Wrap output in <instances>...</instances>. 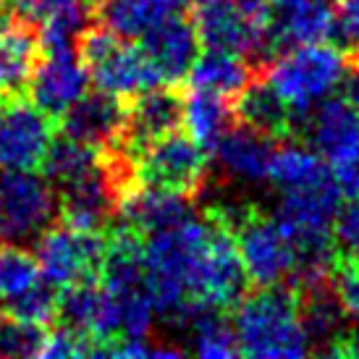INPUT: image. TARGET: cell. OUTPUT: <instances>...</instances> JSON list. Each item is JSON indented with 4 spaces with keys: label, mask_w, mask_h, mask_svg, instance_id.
Wrapping results in <instances>:
<instances>
[{
    "label": "cell",
    "mask_w": 359,
    "mask_h": 359,
    "mask_svg": "<svg viewBox=\"0 0 359 359\" xmlns=\"http://www.w3.org/2000/svg\"><path fill=\"white\" fill-rule=\"evenodd\" d=\"M97 163H100V150L87 147V144L63 134V137L50 142V147L40 163V173L50 181L53 189L60 191L81 181L87 173H92L97 168Z\"/></svg>",
    "instance_id": "cell-23"
},
{
    "label": "cell",
    "mask_w": 359,
    "mask_h": 359,
    "mask_svg": "<svg viewBox=\"0 0 359 359\" xmlns=\"http://www.w3.org/2000/svg\"><path fill=\"white\" fill-rule=\"evenodd\" d=\"M27 90L32 92V102L45 116L58 121L84 92L90 90V76H87V69L81 66L76 48L42 50Z\"/></svg>",
    "instance_id": "cell-10"
},
{
    "label": "cell",
    "mask_w": 359,
    "mask_h": 359,
    "mask_svg": "<svg viewBox=\"0 0 359 359\" xmlns=\"http://www.w3.org/2000/svg\"><path fill=\"white\" fill-rule=\"evenodd\" d=\"M194 215V197L181 191L140 184L123 197L116 215L118 226H126L140 236L179 226Z\"/></svg>",
    "instance_id": "cell-16"
},
{
    "label": "cell",
    "mask_w": 359,
    "mask_h": 359,
    "mask_svg": "<svg viewBox=\"0 0 359 359\" xmlns=\"http://www.w3.org/2000/svg\"><path fill=\"white\" fill-rule=\"evenodd\" d=\"M45 328L0 309V357H40Z\"/></svg>",
    "instance_id": "cell-28"
},
{
    "label": "cell",
    "mask_w": 359,
    "mask_h": 359,
    "mask_svg": "<svg viewBox=\"0 0 359 359\" xmlns=\"http://www.w3.org/2000/svg\"><path fill=\"white\" fill-rule=\"evenodd\" d=\"M140 184L200 197L208 189V150L189 134L170 131L134 152Z\"/></svg>",
    "instance_id": "cell-8"
},
{
    "label": "cell",
    "mask_w": 359,
    "mask_h": 359,
    "mask_svg": "<svg viewBox=\"0 0 359 359\" xmlns=\"http://www.w3.org/2000/svg\"><path fill=\"white\" fill-rule=\"evenodd\" d=\"M140 48L152 66L160 84H176L187 76L191 63L200 55V34L191 13L170 16L140 37Z\"/></svg>",
    "instance_id": "cell-13"
},
{
    "label": "cell",
    "mask_w": 359,
    "mask_h": 359,
    "mask_svg": "<svg viewBox=\"0 0 359 359\" xmlns=\"http://www.w3.org/2000/svg\"><path fill=\"white\" fill-rule=\"evenodd\" d=\"M333 34H336L333 0H302L286 8H273L268 34L270 58L289 48L328 42Z\"/></svg>",
    "instance_id": "cell-17"
},
{
    "label": "cell",
    "mask_w": 359,
    "mask_h": 359,
    "mask_svg": "<svg viewBox=\"0 0 359 359\" xmlns=\"http://www.w3.org/2000/svg\"><path fill=\"white\" fill-rule=\"evenodd\" d=\"M346 69V53L330 48L328 42L302 45L276 53L273 58L257 66V74L278 92L291 108L299 129L302 118L341 84Z\"/></svg>",
    "instance_id": "cell-3"
},
{
    "label": "cell",
    "mask_w": 359,
    "mask_h": 359,
    "mask_svg": "<svg viewBox=\"0 0 359 359\" xmlns=\"http://www.w3.org/2000/svg\"><path fill=\"white\" fill-rule=\"evenodd\" d=\"M231 312L241 357L297 359L309 354L297 307V291L291 283L257 286V291L244 294Z\"/></svg>",
    "instance_id": "cell-1"
},
{
    "label": "cell",
    "mask_w": 359,
    "mask_h": 359,
    "mask_svg": "<svg viewBox=\"0 0 359 359\" xmlns=\"http://www.w3.org/2000/svg\"><path fill=\"white\" fill-rule=\"evenodd\" d=\"M189 13L202 45L244 55L255 66L270 58V0H191Z\"/></svg>",
    "instance_id": "cell-4"
},
{
    "label": "cell",
    "mask_w": 359,
    "mask_h": 359,
    "mask_svg": "<svg viewBox=\"0 0 359 359\" xmlns=\"http://www.w3.org/2000/svg\"><path fill=\"white\" fill-rule=\"evenodd\" d=\"M60 131L95 150L116 147L126 123V100L110 92H84L58 118Z\"/></svg>",
    "instance_id": "cell-14"
},
{
    "label": "cell",
    "mask_w": 359,
    "mask_h": 359,
    "mask_svg": "<svg viewBox=\"0 0 359 359\" xmlns=\"http://www.w3.org/2000/svg\"><path fill=\"white\" fill-rule=\"evenodd\" d=\"M328 278L346 312L351 318H359V257L336 250L328 262Z\"/></svg>",
    "instance_id": "cell-29"
},
{
    "label": "cell",
    "mask_w": 359,
    "mask_h": 359,
    "mask_svg": "<svg viewBox=\"0 0 359 359\" xmlns=\"http://www.w3.org/2000/svg\"><path fill=\"white\" fill-rule=\"evenodd\" d=\"M255 71L257 66H252L250 58L210 48L208 53L197 55L191 69L187 71V79H189V90L212 92V95H220L233 102L252 81Z\"/></svg>",
    "instance_id": "cell-21"
},
{
    "label": "cell",
    "mask_w": 359,
    "mask_h": 359,
    "mask_svg": "<svg viewBox=\"0 0 359 359\" xmlns=\"http://www.w3.org/2000/svg\"><path fill=\"white\" fill-rule=\"evenodd\" d=\"M191 0H92V16L123 40H140L170 16L189 13Z\"/></svg>",
    "instance_id": "cell-18"
},
{
    "label": "cell",
    "mask_w": 359,
    "mask_h": 359,
    "mask_svg": "<svg viewBox=\"0 0 359 359\" xmlns=\"http://www.w3.org/2000/svg\"><path fill=\"white\" fill-rule=\"evenodd\" d=\"M58 220V191L34 168H0V244H27Z\"/></svg>",
    "instance_id": "cell-6"
},
{
    "label": "cell",
    "mask_w": 359,
    "mask_h": 359,
    "mask_svg": "<svg viewBox=\"0 0 359 359\" xmlns=\"http://www.w3.org/2000/svg\"><path fill=\"white\" fill-rule=\"evenodd\" d=\"M278 140H273L262 131L252 129L247 123H231L229 129L220 134V140L210 147L215 168L226 181L236 184H262L268 181L270 158L276 150Z\"/></svg>",
    "instance_id": "cell-15"
},
{
    "label": "cell",
    "mask_w": 359,
    "mask_h": 359,
    "mask_svg": "<svg viewBox=\"0 0 359 359\" xmlns=\"http://www.w3.org/2000/svg\"><path fill=\"white\" fill-rule=\"evenodd\" d=\"M330 231H333L336 250L359 257V197H351L344 208H339Z\"/></svg>",
    "instance_id": "cell-30"
},
{
    "label": "cell",
    "mask_w": 359,
    "mask_h": 359,
    "mask_svg": "<svg viewBox=\"0 0 359 359\" xmlns=\"http://www.w3.org/2000/svg\"><path fill=\"white\" fill-rule=\"evenodd\" d=\"M205 218L210 220V236L200 262L197 294H200L202 304L231 312L250 289V278L241 265L239 250H236L231 231L208 212H205Z\"/></svg>",
    "instance_id": "cell-9"
},
{
    "label": "cell",
    "mask_w": 359,
    "mask_h": 359,
    "mask_svg": "<svg viewBox=\"0 0 359 359\" xmlns=\"http://www.w3.org/2000/svg\"><path fill=\"white\" fill-rule=\"evenodd\" d=\"M90 3H92V0H90Z\"/></svg>",
    "instance_id": "cell-35"
},
{
    "label": "cell",
    "mask_w": 359,
    "mask_h": 359,
    "mask_svg": "<svg viewBox=\"0 0 359 359\" xmlns=\"http://www.w3.org/2000/svg\"><path fill=\"white\" fill-rule=\"evenodd\" d=\"M208 215L220 220L236 241L241 265L247 270L250 283L257 286H276L289 283L297 273V255L286 233L280 231L276 215H268L252 205H212Z\"/></svg>",
    "instance_id": "cell-2"
},
{
    "label": "cell",
    "mask_w": 359,
    "mask_h": 359,
    "mask_svg": "<svg viewBox=\"0 0 359 359\" xmlns=\"http://www.w3.org/2000/svg\"><path fill=\"white\" fill-rule=\"evenodd\" d=\"M325 179H330V168L318 152L294 144V142L276 144L268 168L270 184H276L278 189H297V187L320 184Z\"/></svg>",
    "instance_id": "cell-24"
},
{
    "label": "cell",
    "mask_w": 359,
    "mask_h": 359,
    "mask_svg": "<svg viewBox=\"0 0 359 359\" xmlns=\"http://www.w3.org/2000/svg\"><path fill=\"white\" fill-rule=\"evenodd\" d=\"M184 113V92L176 84H155L126 100V123L121 134V147L131 155L144 144L179 131Z\"/></svg>",
    "instance_id": "cell-11"
},
{
    "label": "cell",
    "mask_w": 359,
    "mask_h": 359,
    "mask_svg": "<svg viewBox=\"0 0 359 359\" xmlns=\"http://www.w3.org/2000/svg\"><path fill=\"white\" fill-rule=\"evenodd\" d=\"M55 299H58L55 286H50L48 280H40V283H34L24 294L6 302L3 312L24 320V323H32V325L50 328L53 323H55Z\"/></svg>",
    "instance_id": "cell-27"
},
{
    "label": "cell",
    "mask_w": 359,
    "mask_h": 359,
    "mask_svg": "<svg viewBox=\"0 0 359 359\" xmlns=\"http://www.w3.org/2000/svg\"><path fill=\"white\" fill-rule=\"evenodd\" d=\"M40 37L29 24L6 16L0 21V97H21L40 58Z\"/></svg>",
    "instance_id": "cell-19"
},
{
    "label": "cell",
    "mask_w": 359,
    "mask_h": 359,
    "mask_svg": "<svg viewBox=\"0 0 359 359\" xmlns=\"http://www.w3.org/2000/svg\"><path fill=\"white\" fill-rule=\"evenodd\" d=\"M297 131L328 165L359 155V110L344 97H325L302 118Z\"/></svg>",
    "instance_id": "cell-12"
},
{
    "label": "cell",
    "mask_w": 359,
    "mask_h": 359,
    "mask_svg": "<svg viewBox=\"0 0 359 359\" xmlns=\"http://www.w3.org/2000/svg\"><path fill=\"white\" fill-rule=\"evenodd\" d=\"M341 357H359V318L357 325L346 330V339L341 344Z\"/></svg>",
    "instance_id": "cell-33"
},
{
    "label": "cell",
    "mask_w": 359,
    "mask_h": 359,
    "mask_svg": "<svg viewBox=\"0 0 359 359\" xmlns=\"http://www.w3.org/2000/svg\"><path fill=\"white\" fill-rule=\"evenodd\" d=\"M40 265L24 244H0V302L6 304L40 283Z\"/></svg>",
    "instance_id": "cell-26"
},
{
    "label": "cell",
    "mask_w": 359,
    "mask_h": 359,
    "mask_svg": "<svg viewBox=\"0 0 359 359\" xmlns=\"http://www.w3.org/2000/svg\"><path fill=\"white\" fill-rule=\"evenodd\" d=\"M233 116L241 123H247L278 142L297 134V118H294L291 108L257 71L250 84L241 90L239 97L233 100Z\"/></svg>",
    "instance_id": "cell-20"
},
{
    "label": "cell",
    "mask_w": 359,
    "mask_h": 359,
    "mask_svg": "<svg viewBox=\"0 0 359 359\" xmlns=\"http://www.w3.org/2000/svg\"><path fill=\"white\" fill-rule=\"evenodd\" d=\"M328 168L344 197H349V200L351 197H359V155L349 160H341V163H333Z\"/></svg>",
    "instance_id": "cell-32"
},
{
    "label": "cell",
    "mask_w": 359,
    "mask_h": 359,
    "mask_svg": "<svg viewBox=\"0 0 359 359\" xmlns=\"http://www.w3.org/2000/svg\"><path fill=\"white\" fill-rule=\"evenodd\" d=\"M336 6V34L346 45V53L359 55V0H333Z\"/></svg>",
    "instance_id": "cell-31"
},
{
    "label": "cell",
    "mask_w": 359,
    "mask_h": 359,
    "mask_svg": "<svg viewBox=\"0 0 359 359\" xmlns=\"http://www.w3.org/2000/svg\"><path fill=\"white\" fill-rule=\"evenodd\" d=\"M32 244V255L40 265L42 280H48L55 289H63L71 283L100 278L108 231L74 229L63 220H55Z\"/></svg>",
    "instance_id": "cell-7"
},
{
    "label": "cell",
    "mask_w": 359,
    "mask_h": 359,
    "mask_svg": "<svg viewBox=\"0 0 359 359\" xmlns=\"http://www.w3.org/2000/svg\"><path fill=\"white\" fill-rule=\"evenodd\" d=\"M233 121H236V116H233L231 100L220 97V95H212V92H202V90L184 92L181 123L187 126L191 140L200 142L208 152Z\"/></svg>",
    "instance_id": "cell-22"
},
{
    "label": "cell",
    "mask_w": 359,
    "mask_h": 359,
    "mask_svg": "<svg viewBox=\"0 0 359 359\" xmlns=\"http://www.w3.org/2000/svg\"><path fill=\"white\" fill-rule=\"evenodd\" d=\"M81 66L90 81L102 92L129 100L137 92L160 84L140 45H131L105 27H90L76 42Z\"/></svg>",
    "instance_id": "cell-5"
},
{
    "label": "cell",
    "mask_w": 359,
    "mask_h": 359,
    "mask_svg": "<svg viewBox=\"0 0 359 359\" xmlns=\"http://www.w3.org/2000/svg\"><path fill=\"white\" fill-rule=\"evenodd\" d=\"M187 328L191 330L189 351H194L197 357H205V359L241 357L233 325L226 320V309L202 304V307L194 309V315L187 323Z\"/></svg>",
    "instance_id": "cell-25"
},
{
    "label": "cell",
    "mask_w": 359,
    "mask_h": 359,
    "mask_svg": "<svg viewBox=\"0 0 359 359\" xmlns=\"http://www.w3.org/2000/svg\"><path fill=\"white\" fill-rule=\"evenodd\" d=\"M273 8H286V6H294V3H302V0H270Z\"/></svg>",
    "instance_id": "cell-34"
}]
</instances>
